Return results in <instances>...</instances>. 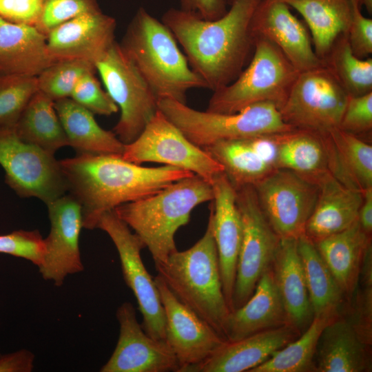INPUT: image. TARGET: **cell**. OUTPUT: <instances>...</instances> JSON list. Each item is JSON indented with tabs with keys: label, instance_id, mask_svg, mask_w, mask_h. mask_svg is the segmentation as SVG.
I'll return each instance as SVG.
<instances>
[{
	"label": "cell",
	"instance_id": "cell-29",
	"mask_svg": "<svg viewBox=\"0 0 372 372\" xmlns=\"http://www.w3.org/2000/svg\"><path fill=\"white\" fill-rule=\"evenodd\" d=\"M68 141L79 153L121 155L125 144L112 131L103 129L94 114L70 98L54 101Z\"/></svg>",
	"mask_w": 372,
	"mask_h": 372
},
{
	"label": "cell",
	"instance_id": "cell-7",
	"mask_svg": "<svg viewBox=\"0 0 372 372\" xmlns=\"http://www.w3.org/2000/svg\"><path fill=\"white\" fill-rule=\"evenodd\" d=\"M158 110L192 143L204 148L220 141L249 138L293 129L285 123L277 107L259 103L231 114L193 109L186 103L162 99Z\"/></svg>",
	"mask_w": 372,
	"mask_h": 372
},
{
	"label": "cell",
	"instance_id": "cell-22",
	"mask_svg": "<svg viewBox=\"0 0 372 372\" xmlns=\"http://www.w3.org/2000/svg\"><path fill=\"white\" fill-rule=\"evenodd\" d=\"M314 181L318 196L304 234L316 242L345 230L358 220L363 192L345 185L329 172Z\"/></svg>",
	"mask_w": 372,
	"mask_h": 372
},
{
	"label": "cell",
	"instance_id": "cell-48",
	"mask_svg": "<svg viewBox=\"0 0 372 372\" xmlns=\"http://www.w3.org/2000/svg\"><path fill=\"white\" fill-rule=\"evenodd\" d=\"M358 222L368 234L372 232V187L363 192V200L358 214Z\"/></svg>",
	"mask_w": 372,
	"mask_h": 372
},
{
	"label": "cell",
	"instance_id": "cell-21",
	"mask_svg": "<svg viewBox=\"0 0 372 372\" xmlns=\"http://www.w3.org/2000/svg\"><path fill=\"white\" fill-rule=\"evenodd\" d=\"M300 333L296 327L287 324L237 340H226L206 360L186 372L249 371L296 340Z\"/></svg>",
	"mask_w": 372,
	"mask_h": 372
},
{
	"label": "cell",
	"instance_id": "cell-4",
	"mask_svg": "<svg viewBox=\"0 0 372 372\" xmlns=\"http://www.w3.org/2000/svg\"><path fill=\"white\" fill-rule=\"evenodd\" d=\"M213 198L211 185L194 174L113 210L140 238L156 265L177 250L176 233L189 223L193 209Z\"/></svg>",
	"mask_w": 372,
	"mask_h": 372
},
{
	"label": "cell",
	"instance_id": "cell-49",
	"mask_svg": "<svg viewBox=\"0 0 372 372\" xmlns=\"http://www.w3.org/2000/svg\"><path fill=\"white\" fill-rule=\"evenodd\" d=\"M361 7H364L369 14H372V0H358Z\"/></svg>",
	"mask_w": 372,
	"mask_h": 372
},
{
	"label": "cell",
	"instance_id": "cell-26",
	"mask_svg": "<svg viewBox=\"0 0 372 372\" xmlns=\"http://www.w3.org/2000/svg\"><path fill=\"white\" fill-rule=\"evenodd\" d=\"M316 354L315 371L363 372L371 369L369 345L349 320L338 316L323 329Z\"/></svg>",
	"mask_w": 372,
	"mask_h": 372
},
{
	"label": "cell",
	"instance_id": "cell-10",
	"mask_svg": "<svg viewBox=\"0 0 372 372\" xmlns=\"http://www.w3.org/2000/svg\"><path fill=\"white\" fill-rule=\"evenodd\" d=\"M0 165L6 183L21 197H36L47 205L68 191L54 154L20 138L14 125L0 127Z\"/></svg>",
	"mask_w": 372,
	"mask_h": 372
},
{
	"label": "cell",
	"instance_id": "cell-6",
	"mask_svg": "<svg viewBox=\"0 0 372 372\" xmlns=\"http://www.w3.org/2000/svg\"><path fill=\"white\" fill-rule=\"evenodd\" d=\"M299 72L273 43L255 38L247 66L231 83L213 92L206 111L231 114L259 103L279 109Z\"/></svg>",
	"mask_w": 372,
	"mask_h": 372
},
{
	"label": "cell",
	"instance_id": "cell-37",
	"mask_svg": "<svg viewBox=\"0 0 372 372\" xmlns=\"http://www.w3.org/2000/svg\"><path fill=\"white\" fill-rule=\"evenodd\" d=\"M90 72H96V68L85 61H55L37 76L38 90L54 101L70 98L80 79Z\"/></svg>",
	"mask_w": 372,
	"mask_h": 372
},
{
	"label": "cell",
	"instance_id": "cell-41",
	"mask_svg": "<svg viewBox=\"0 0 372 372\" xmlns=\"http://www.w3.org/2000/svg\"><path fill=\"white\" fill-rule=\"evenodd\" d=\"M44 238L38 230H17L0 235V253L29 260L39 267L44 254Z\"/></svg>",
	"mask_w": 372,
	"mask_h": 372
},
{
	"label": "cell",
	"instance_id": "cell-45",
	"mask_svg": "<svg viewBox=\"0 0 372 372\" xmlns=\"http://www.w3.org/2000/svg\"><path fill=\"white\" fill-rule=\"evenodd\" d=\"M41 0H0V17L18 24L35 26Z\"/></svg>",
	"mask_w": 372,
	"mask_h": 372
},
{
	"label": "cell",
	"instance_id": "cell-23",
	"mask_svg": "<svg viewBox=\"0 0 372 372\" xmlns=\"http://www.w3.org/2000/svg\"><path fill=\"white\" fill-rule=\"evenodd\" d=\"M287 324L289 323L271 266L260 277L248 300L230 311L225 337L228 341L237 340Z\"/></svg>",
	"mask_w": 372,
	"mask_h": 372
},
{
	"label": "cell",
	"instance_id": "cell-34",
	"mask_svg": "<svg viewBox=\"0 0 372 372\" xmlns=\"http://www.w3.org/2000/svg\"><path fill=\"white\" fill-rule=\"evenodd\" d=\"M203 149L223 166L235 189L254 185L274 169L256 152L249 138L220 141Z\"/></svg>",
	"mask_w": 372,
	"mask_h": 372
},
{
	"label": "cell",
	"instance_id": "cell-24",
	"mask_svg": "<svg viewBox=\"0 0 372 372\" xmlns=\"http://www.w3.org/2000/svg\"><path fill=\"white\" fill-rule=\"evenodd\" d=\"M271 268L289 323L298 329L313 318L298 238H280Z\"/></svg>",
	"mask_w": 372,
	"mask_h": 372
},
{
	"label": "cell",
	"instance_id": "cell-43",
	"mask_svg": "<svg viewBox=\"0 0 372 372\" xmlns=\"http://www.w3.org/2000/svg\"><path fill=\"white\" fill-rule=\"evenodd\" d=\"M351 17L347 33L351 49L359 58L365 59L372 54V19L362 13L358 0H350Z\"/></svg>",
	"mask_w": 372,
	"mask_h": 372
},
{
	"label": "cell",
	"instance_id": "cell-1",
	"mask_svg": "<svg viewBox=\"0 0 372 372\" xmlns=\"http://www.w3.org/2000/svg\"><path fill=\"white\" fill-rule=\"evenodd\" d=\"M260 0H227L220 18L207 20L194 12L171 8L161 21L184 52L189 66L213 92L234 81L254 48L253 14Z\"/></svg>",
	"mask_w": 372,
	"mask_h": 372
},
{
	"label": "cell",
	"instance_id": "cell-35",
	"mask_svg": "<svg viewBox=\"0 0 372 372\" xmlns=\"http://www.w3.org/2000/svg\"><path fill=\"white\" fill-rule=\"evenodd\" d=\"M337 316H314L297 340L274 352L249 372H305L315 371L314 356L324 327Z\"/></svg>",
	"mask_w": 372,
	"mask_h": 372
},
{
	"label": "cell",
	"instance_id": "cell-14",
	"mask_svg": "<svg viewBox=\"0 0 372 372\" xmlns=\"http://www.w3.org/2000/svg\"><path fill=\"white\" fill-rule=\"evenodd\" d=\"M96 228L107 233L116 247L124 280L133 292L143 316V329L151 337L165 340V318L159 292L141 256L145 245L114 210L99 218Z\"/></svg>",
	"mask_w": 372,
	"mask_h": 372
},
{
	"label": "cell",
	"instance_id": "cell-38",
	"mask_svg": "<svg viewBox=\"0 0 372 372\" xmlns=\"http://www.w3.org/2000/svg\"><path fill=\"white\" fill-rule=\"evenodd\" d=\"M37 90V77L0 75V127L15 125Z\"/></svg>",
	"mask_w": 372,
	"mask_h": 372
},
{
	"label": "cell",
	"instance_id": "cell-31",
	"mask_svg": "<svg viewBox=\"0 0 372 372\" xmlns=\"http://www.w3.org/2000/svg\"><path fill=\"white\" fill-rule=\"evenodd\" d=\"M327 142L332 175L361 192L372 187V145L339 128L328 134Z\"/></svg>",
	"mask_w": 372,
	"mask_h": 372
},
{
	"label": "cell",
	"instance_id": "cell-19",
	"mask_svg": "<svg viewBox=\"0 0 372 372\" xmlns=\"http://www.w3.org/2000/svg\"><path fill=\"white\" fill-rule=\"evenodd\" d=\"M116 27L115 19L101 10L79 15L46 35L48 54L54 61L82 60L95 66L116 42Z\"/></svg>",
	"mask_w": 372,
	"mask_h": 372
},
{
	"label": "cell",
	"instance_id": "cell-5",
	"mask_svg": "<svg viewBox=\"0 0 372 372\" xmlns=\"http://www.w3.org/2000/svg\"><path fill=\"white\" fill-rule=\"evenodd\" d=\"M155 267L173 294L226 340L231 309L223 293L211 215L200 240L187 250H176Z\"/></svg>",
	"mask_w": 372,
	"mask_h": 372
},
{
	"label": "cell",
	"instance_id": "cell-20",
	"mask_svg": "<svg viewBox=\"0 0 372 372\" xmlns=\"http://www.w3.org/2000/svg\"><path fill=\"white\" fill-rule=\"evenodd\" d=\"M211 187L214 198L209 214L212 219L223 293L231 311L242 224L236 204V190L224 172L215 177Z\"/></svg>",
	"mask_w": 372,
	"mask_h": 372
},
{
	"label": "cell",
	"instance_id": "cell-46",
	"mask_svg": "<svg viewBox=\"0 0 372 372\" xmlns=\"http://www.w3.org/2000/svg\"><path fill=\"white\" fill-rule=\"evenodd\" d=\"M180 9L192 12L203 19L214 20L227 10V0H179Z\"/></svg>",
	"mask_w": 372,
	"mask_h": 372
},
{
	"label": "cell",
	"instance_id": "cell-15",
	"mask_svg": "<svg viewBox=\"0 0 372 372\" xmlns=\"http://www.w3.org/2000/svg\"><path fill=\"white\" fill-rule=\"evenodd\" d=\"M154 279L164 309L165 341L178 360V372H186L209 357L226 340L183 304L158 274Z\"/></svg>",
	"mask_w": 372,
	"mask_h": 372
},
{
	"label": "cell",
	"instance_id": "cell-16",
	"mask_svg": "<svg viewBox=\"0 0 372 372\" xmlns=\"http://www.w3.org/2000/svg\"><path fill=\"white\" fill-rule=\"evenodd\" d=\"M119 336L114 351L101 372H178V360L165 340L149 335L139 324L133 304L117 309Z\"/></svg>",
	"mask_w": 372,
	"mask_h": 372
},
{
	"label": "cell",
	"instance_id": "cell-44",
	"mask_svg": "<svg viewBox=\"0 0 372 372\" xmlns=\"http://www.w3.org/2000/svg\"><path fill=\"white\" fill-rule=\"evenodd\" d=\"M357 294L355 311L350 320L364 343L372 342V285H362Z\"/></svg>",
	"mask_w": 372,
	"mask_h": 372
},
{
	"label": "cell",
	"instance_id": "cell-39",
	"mask_svg": "<svg viewBox=\"0 0 372 372\" xmlns=\"http://www.w3.org/2000/svg\"><path fill=\"white\" fill-rule=\"evenodd\" d=\"M101 10L96 0H41L35 28L45 36L60 24L84 13Z\"/></svg>",
	"mask_w": 372,
	"mask_h": 372
},
{
	"label": "cell",
	"instance_id": "cell-3",
	"mask_svg": "<svg viewBox=\"0 0 372 372\" xmlns=\"http://www.w3.org/2000/svg\"><path fill=\"white\" fill-rule=\"evenodd\" d=\"M119 44L158 101L186 103L189 90L207 88L172 32L143 7L136 12Z\"/></svg>",
	"mask_w": 372,
	"mask_h": 372
},
{
	"label": "cell",
	"instance_id": "cell-32",
	"mask_svg": "<svg viewBox=\"0 0 372 372\" xmlns=\"http://www.w3.org/2000/svg\"><path fill=\"white\" fill-rule=\"evenodd\" d=\"M14 127L23 141L52 154L68 145L54 101L39 90L25 106Z\"/></svg>",
	"mask_w": 372,
	"mask_h": 372
},
{
	"label": "cell",
	"instance_id": "cell-42",
	"mask_svg": "<svg viewBox=\"0 0 372 372\" xmlns=\"http://www.w3.org/2000/svg\"><path fill=\"white\" fill-rule=\"evenodd\" d=\"M358 136L372 130V92L361 96H348L338 127Z\"/></svg>",
	"mask_w": 372,
	"mask_h": 372
},
{
	"label": "cell",
	"instance_id": "cell-11",
	"mask_svg": "<svg viewBox=\"0 0 372 372\" xmlns=\"http://www.w3.org/2000/svg\"><path fill=\"white\" fill-rule=\"evenodd\" d=\"M121 156L137 165L153 162L187 170L211 185L224 172L219 163L187 138L159 110L141 134L125 144Z\"/></svg>",
	"mask_w": 372,
	"mask_h": 372
},
{
	"label": "cell",
	"instance_id": "cell-18",
	"mask_svg": "<svg viewBox=\"0 0 372 372\" xmlns=\"http://www.w3.org/2000/svg\"><path fill=\"white\" fill-rule=\"evenodd\" d=\"M283 0H260L251 21V34L273 43L299 71L322 64L315 53L304 23L291 12Z\"/></svg>",
	"mask_w": 372,
	"mask_h": 372
},
{
	"label": "cell",
	"instance_id": "cell-30",
	"mask_svg": "<svg viewBox=\"0 0 372 372\" xmlns=\"http://www.w3.org/2000/svg\"><path fill=\"white\" fill-rule=\"evenodd\" d=\"M304 19L317 56L322 60L335 39L347 34L351 17L350 0H283Z\"/></svg>",
	"mask_w": 372,
	"mask_h": 372
},
{
	"label": "cell",
	"instance_id": "cell-2",
	"mask_svg": "<svg viewBox=\"0 0 372 372\" xmlns=\"http://www.w3.org/2000/svg\"><path fill=\"white\" fill-rule=\"evenodd\" d=\"M59 161L68 191L81 206L83 227L87 229L96 228L104 213L194 175L169 165L143 167L118 154L79 153Z\"/></svg>",
	"mask_w": 372,
	"mask_h": 372
},
{
	"label": "cell",
	"instance_id": "cell-8",
	"mask_svg": "<svg viewBox=\"0 0 372 372\" xmlns=\"http://www.w3.org/2000/svg\"><path fill=\"white\" fill-rule=\"evenodd\" d=\"M111 99L121 111L113 132L124 144L133 142L158 110V100L116 41L96 63Z\"/></svg>",
	"mask_w": 372,
	"mask_h": 372
},
{
	"label": "cell",
	"instance_id": "cell-36",
	"mask_svg": "<svg viewBox=\"0 0 372 372\" xmlns=\"http://www.w3.org/2000/svg\"><path fill=\"white\" fill-rule=\"evenodd\" d=\"M321 61L348 96H361L372 92V59L355 56L347 34L335 39Z\"/></svg>",
	"mask_w": 372,
	"mask_h": 372
},
{
	"label": "cell",
	"instance_id": "cell-47",
	"mask_svg": "<svg viewBox=\"0 0 372 372\" xmlns=\"http://www.w3.org/2000/svg\"><path fill=\"white\" fill-rule=\"evenodd\" d=\"M34 360V355L25 349L0 354V372H31Z\"/></svg>",
	"mask_w": 372,
	"mask_h": 372
},
{
	"label": "cell",
	"instance_id": "cell-9",
	"mask_svg": "<svg viewBox=\"0 0 372 372\" xmlns=\"http://www.w3.org/2000/svg\"><path fill=\"white\" fill-rule=\"evenodd\" d=\"M348 94L322 63L300 72L278 109L293 128L327 135L338 128Z\"/></svg>",
	"mask_w": 372,
	"mask_h": 372
},
{
	"label": "cell",
	"instance_id": "cell-25",
	"mask_svg": "<svg viewBox=\"0 0 372 372\" xmlns=\"http://www.w3.org/2000/svg\"><path fill=\"white\" fill-rule=\"evenodd\" d=\"M54 62L45 34L34 26L0 17V75L37 77Z\"/></svg>",
	"mask_w": 372,
	"mask_h": 372
},
{
	"label": "cell",
	"instance_id": "cell-40",
	"mask_svg": "<svg viewBox=\"0 0 372 372\" xmlns=\"http://www.w3.org/2000/svg\"><path fill=\"white\" fill-rule=\"evenodd\" d=\"M95 73L90 72L83 75L70 98L94 114L110 116L116 113L118 107L108 93L103 90Z\"/></svg>",
	"mask_w": 372,
	"mask_h": 372
},
{
	"label": "cell",
	"instance_id": "cell-28",
	"mask_svg": "<svg viewBox=\"0 0 372 372\" xmlns=\"http://www.w3.org/2000/svg\"><path fill=\"white\" fill-rule=\"evenodd\" d=\"M272 136L277 146L276 169L292 170L313 180L330 172L327 135L293 128Z\"/></svg>",
	"mask_w": 372,
	"mask_h": 372
},
{
	"label": "cell",
	"instance_id": "cell-33",
	"mask_svg": "<svg viewBox=\"0 0 372 372\" xmlns=\"http://www.w3.org/2000/svg\"><path fill=\"white\" fill-rule=\"evenodd\" d=\"M298 245L313 317L338 315L345 295L314 242L302 234L298 238Z\"/></svg>",
	"mask_w": 372,
	"mask_h": 372
},
{
	"label": "cell",
	"instance_id": "cell-17",
	"mask_svg": "<svg viewBox=\"0 0 372 372\" xmlns=\"http://www.w3.org/2000/svg\"><path fill=\"white\" fill-rule=\"evenodd\" d=\"M50 231L44 239V254L39 270L45 280L61 286L65 278L83 270L79 248L82 209L70 194L47 204Z\"/></svg>",
	"mask_w": 372,
	"mask_h": 372
},
{
	"label": "cell",
	"instance_id": "cell-12",
	"mask_svg": "<svg viewBox=\"0 0 372 372\" xmlns=\"http://www.w3.org/2000/svg\"><path fill=\"white\" fill-rule=\"evenodd\" d=\"M236 190L242 236L231 311L251 296L260 277L271 266L280 240L260 208L254 185H243Z\"/></svg>",
	"mask_w": 372,
	"mask_h": 372
},
{
	"label": "cell",
	"instance_id": "cell-27",
	"mask_svg": "<svg viewBox=\"0 0 372 372\" xmlns=\"http://www.w3.org/2000/svg\"><path fill=\"white\" fill-rule=\"evenodd\" d=\"M371 235L361 227L358 220L351 226L314 242L344 295L355 291L364 252Z\"/></svg>",
	"mask_w": 372,
	"mask_h": 372
},
{
	"label": "cell",
	"instance_id": "cell-13",
	"mask_svg": "<svg viewBox=\"0 0 372 372\" xmlns=\"http://www.w3.org/2000/svg\"><path fill=\"white\" fill-rule=\"evenodd\" d=\"M254 187L265 216L280 238H298L304 234L318 196L316 182L276 168Z\"/></svg>",
	"mask_w": 372,
	"mask_h": 372
}]
</instances>
